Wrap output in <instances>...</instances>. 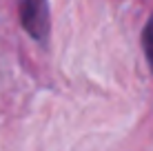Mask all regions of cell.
<instances>
[{"mask_svg": "<svg viewBox=\"0 0 153 151\" xmlns=\"http://www.w3.org/2000/svg\"><path fill=\"white\" fill-rule=\"evenodd\" d=\"M18 16L22 29L31 38L38 42H45L51 27L49 2L47 0H18Z\"/></svg>", "mask_w": 153, "mask_h": 151, "instance_id": "cell-1", "label": "cell"}, {"mask_svg": "<svg viewBox=\"0 0 153 151\" xmlns=\"http://www.w3.org/2000/svg\"><path fill=\"white\" fill-rule=\"evenodd\" d=\"M142 49H144V56L149 60V67L153 71V16L149 18V22L142 29Z\"/></svg>", "mask_w": 153, "mask_h": 151, "instance_id": "cell-2", "label": "cell"}]
</instances>
